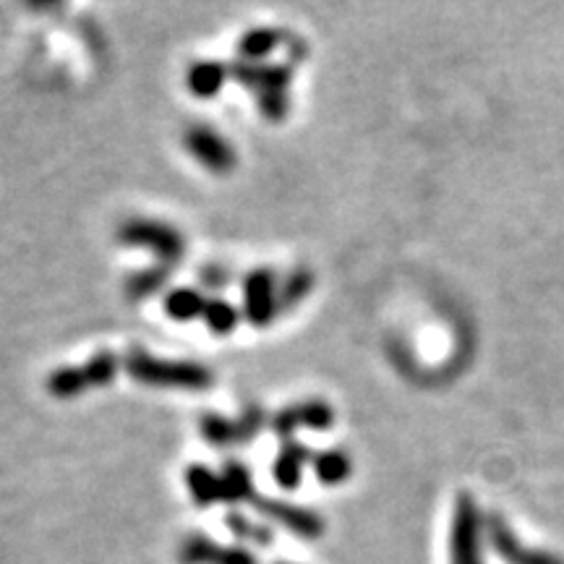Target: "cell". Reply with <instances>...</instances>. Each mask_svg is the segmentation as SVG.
<instances>
[{
	"mask_svg": "<svg viewBox=\"0 0 564 564\" xmlns=\"http://www.w3.org/2000/svg\"><path fill=\"white\" fill-rule=\"evenodd\" d=\"M183 147L191 157H194L204 170L215 175H225L235 168V152L228 141L217 134L215 128L196 123V126L186 128L183 134Z\"/></svg>",
	"mask_w": 564,
	"mask_h": 564,
	"instance_id": "5b68a950",
	"label": "cell"
},
{
	"mask_svg": "<svg viewBox=\"0 0 564 564\" xmlns=\"http://www.w3.org/2000/svg\"><path fill=\"white\" fill-rule=\"evenodd\" d=\"M311 465H314L316 478H319L324 486L345 484L350 478V473H353V463H350V457L345 455L343 450L316 452Z\"/></svg>",
	"mask_w": 564,
	"mask_h": 564,
	"instance_id": "2e32d148",
	"label": "cell"
},
{
	"mask_svg": "<svg viewBox=\"0 0 564 564\" xmlns=\"http://www.w3.org/2000/svg\"><path fill=\"white\" fill-rule=\"evenodd\" d=\"M202 319L215 335H230V332L238 327L241 314H238V309H235L230 301H225V298H212V301H207V309H204Z\"/></svg>",
	"mask_w": 564,
	"mask_h": 564,
	"instance_id": "44dd1931",
	"label": "cell"
},
{
	"mask_svg": "<svg viewBox=\"0 0 564 564\" xmlns=\"http://www.w3.org/2000/svg\"><path fill=\"white\" fill-rule=\"evenodd\" d=\"M128 376L147 387L162 390H207L215 382L212 371L194 361H162L147 350H131L126 356Z\"/></svg>",
	"mask_w": 564,
	"mask_h": 564,
	"instance_id": "6da1fadb",
	"label": "cell"
},
{
	"mask_svg": "<svg viewBox=\"0 0 564 564\" xmlns=\"http://www.w3.org/2000/svg\"><path fill=\"white\" fill-rule=\"evenodd\" d=\"M170 275H173V267H170V264L157 262L152 269H141V272H136V275H131L126 280L128 298L139 301V298L155 296V293H160V290L165 288V282L170 280Z\"/></svg>",
	"mask_w": 564,
	"mask_h": 564,
	"instance_id": "e0dca14e",
	"label": "cell"
},
{
	"mask_svg": "<svg viewBox=\"0 0 564 564\" xmlns=\"http://www.w3.org/2000/svg\"><path fill=\"white\" fill-rule=\"evenodd\" d=\"M277 564H293V562H277Z\"/></svg>",
	"mask_w": 564,
	"mask_h": 564,
	"instance_id": "83f0119b",
	"label": "cell"
},
{
	"mask_svg": "<svg viewBox=\"0 0 564 564\" xmlns=\"http://www.w3.org/2000/svg\"><path fill=\"white\" fill-rule=\"evenodd\" d=\"M225 79H228V71H225L222 63L199 61L188 68L186 87L191 89V94H196V97L209 100V97L220 94V89L225 87Z\"/></svg>",
	"mask_w": 564,
	"mask_h": 564,
	"instance_id": "7c38bea8",
	"label": "cell"
},
{
	"mask_svg": "<svg viewBox=\"0 0 564 564\" xmlns=\"http://www.w3.org/2000/svg\"><path fill=\"white\" fill-rule=\"evenodd\" d=\"M230 74L241 81L243 87L256 92V100L267 97V94H285V89L290 84V68L272 66V63L238 61L230 68Z\"/></svg>",
	"mask_w": 564,
	"mask_h": 564,
	"instance_id": "30bf717a",
	"label": "cell"
},
{
	"mask_svg": "<svg viewBox=\"0 0 564 564\" xmlns=\"http://www.w3.org/2000/svg\"><path fill=\"white\" fill-rule=\"evenodd\" d=\"M335 423V410L329 408L324 400H306V403L290 405L282 408L275 418H272V429L277 437H282L285 442L293 439L298 429H316L324 431Z\"/></svg>",
	"mask_w": 564,
	"mask_h": 564,
	"instance_id": "9c48e42d",
	"label": "cell"
},
{
	"mask_svg": "<svg viewBox=\"0 0 564 564\" xmlns=\"http://www.w3.org/2000/svg\"><path fill=\"white\" fill-rule=\"evenodd\" d=\"M217 551H220V546L212 538L188 536L181 544L178 559H181V564H215Z\"/></svg>",
	"mask_w": 564,
	"mask_h": 564,
	"instance_id": "603a6c76",
	"label": "cell"
},
{
	"mask_svg": "<svg viewBox=\"0 0 564 564\" xmlns=\"http://www.w3.org/2000/svg\"><path fill=\"white\" fill-rule=\"evenodd\" d=\"M165 314L173 319V322H194L199 316H204L207 309V301L199 290L194 288H173L165 293Z\"/></svg>",
	"mask_w": 564,
	"mask_h": 564,
	"instance_id": "5bb4252c",
	"label": "cell"
},
{
	"mask_svg": "<svg viewBox=\"0 0 564 564\" xmlns=\"http://www.w3.org/2000/svg\"><path fill=\"white\" fill-rule=\"evenodd\" d=\"M225 525H228V531L233 533L241 544L272 546V541H275V533H272L269 525L251 523L249 517L241 515V512H230V515L225 517Z\"/></svg>",
	"mask_w": 564,
	"mask_h": 564,
	"instance_id": "ffe728a7",
	"label": "cell"
},
{
	"mask_svg": "<svg viewBox=\"0 0 564 564\" xmlns=\"http://www.w3.org/2000/svg\"><path fill=\"white\" fill-rule=\"evenodd\" d=\"M280 311V290L269 269H254L243 280V316L254 327H267Z\"/></svg>",
	"mask_w": 564,
	"mask_h": 564,
	"instance_id": "8992f818",
	"label": "cell"
},
{
	"mask_svg": "<svg viewBox=\"0 0 564 564\" xmlns=\"http://www.w3.org/2000/svg\"><path fill=\"white\" fill-rule=\"evenodd\" d=\"M228 280H230L228 269H222V267H204L202 269V282L209 290H222L225 285H228Z\"/></svg>",
	"mask_w": 564,
	"mask_h": 564,
	"instance_id": "4316f807",
	"label": "cell"
},
{
	"mask_svg": "<svg viewBox=\"0 0 564 564\" xmlns=\"http://www.w3.org/2000/svg\"><path fill=\"white\" fill-rule=\"evenodd\" d=\"M47 390L53 392L55 397H61V400H71V397L92 390V387H89L84 366H61L47 379Z\"/></svg>",
	"mask_w": 564,
	"mask_h": 564,
	"instance_id": "d6986e66",
	"label": "cell"
},
{
	"mask_svg": "<svg viewBox=\"0 0 564 564\" xmlns=\"http://www.w3.org/2000/svg\"><path fill=\"white\" fill-rule=\"evenodd\" d=\"M256 507V512L262 517H267L269 523H277L285 531L296 533L301 538H319L324 533V520L316 512L298 507V504L282 502V499H269V497H254L251 499Z\"/></svg>",
	"mask_w": 564,
	"mask_h": 564,
	"instance_id": "52a82bcc",
	"label": "cell"
},
{
	"mask_svg": "<svg viewBox=\"0 0 564 564\" xmlns=\"http://www.w3.org/2000/svg\"><path fill=\"white\" fill-rule=\"evenodd\" d=\"M311 288H314V275L309 269H296L285 277V282L280 285V311L296 309L303 298L309 296Z\"/></svg>",
	"mask_w": 564,
	"mask_h": 564,
	"instance_id": "7402d4cb",
	"label": "cell"
},
{
	"mask_svg": "<svg viewBox=\"0 0 564 564\" xmlns=\"http://www.w3.org/2000/svg\"><path fill=\"white\" fill-rule=\"evenodd\" d=\"M288 94H267V97H259V113L267 118V121H282L288 115Z\"/></svg>",
	"mask_w": 564,
	"mask_h": 564,
	"instance_id": "d4e9b609",
	"label": "cell"
},
{
	"mask_svg": "<svg viewBox=\"0 0 564 564\" xmlns=\"http://www.w3.org/2000/svg\"><path fill=\"white\" fill-rule=\"evenodd\" d=\"M486 536H489L491 549L497 551L507 564H564V559H559L551 551L525 546L499 515H491L486 520Z\"/></svg>",
	"mask_w": 564,
	"mask_h": 564,
	"instance_id": "ba28073f",
	"label": "cell"
},
{
	"mask_svg": "<svg viewBox=\"0 0 564 564\" xmlns=\"http://www.w3.org/2000/svg\"><path fill=\"white\" fill-rule=\"evenodd\" d=\"M215 564H259L256 554L243 546H220Z\"/></svg>",
	"mask_w": 564,
	"mask_h": 564,
	"instance_id": "484cf974",
	"label": "cell"
},
{
	"mask_svg": "<svg viewBox=\"0 0 564 564\" xmlns=\"http://www.w3.org/2000/svg\"><path fill=\"white\" fill-rule=\"evenodd\" d=\"M311 460H314V457H311V452L306 450L301 442L288 439V442L280 447V452H277L275 463H272V476H275V481L282 489H298L303 481V468H306V463H311Z\"/></svg>",
	"mask_w": 564,
	"mask_h": 564,
	"instance_id": "8fae6325",
	"label": "cell"
},
{
	"mask_svg": "<svg viewBox=\"0 0 564 564\" xmlns=\"http://www.w3.org/2000/svg\"><path fill=\"white\" fill-rule=\"evenodd\" d=\"M220 481L222 502L238 504L254 499V476H251V470L243 463H238V460H230V463L222 465Z\"/></svg>",
	"mask_w": 564,
	"mask_h": 564,
	"instance_id": "4fadbf2b",
	"label": "cell"
},
{
	"mask_svg": "<svg viewBox=\"0 0 564 564\" xmlns=\"http://www.w3.org/2000/svg\"><path fill=\"white\" fill-rule=\"evenodd\" d=\"M264 421H267L264 410L259 405H251L238 418L207 413L199 423V429H202L204 442L212 447H238V444L254 442L256 434L264 429Z\"/></svg>",
	"mask_w": 564,
	"mask_h": 564,
	"instance_id": "277c9868",
	"label": "cell"
},
{
	"mask_svg": "<svg viewBox=\"0 0 564 564\" xmlns=\"http://www.w3.org/2000/svg\"><path fill=\"white\" fill-rule=\"evenodd\" d=\"M84 371H87L92 390L94 387H108V384H113L115 376H118V358L113 353H108V350H102V353H97V356L84 363Z\"/></svg>",
	"mask_w": 564,
	"mask_h": 564,
	"instance_id": "cb8c5ba5",
	"label": "cell"
},
{
	"mask_svg": "<svg viewBox=\"0 0 564 564\" xmlns=\"http://www.w3.org/2000/svg\"><path fill=\"white\" fill-rule=\"evenodd\" d=\"M118 241L123 246H134V249H147L160 259V264L173 267L183 256V235L178 228L160 220H147V217H134V220L123 222L118 228Z\"/></svg>",
	"mask_w": 564,
	"mask_h": 564,
	"instance_id": "7a4b0ae2",
	"label": "cell"
},
{
	"mask_svg": "<svg viewBox=\"0 0 564 564\" xmlns=\"http://www.w3.org/2000/svg\"><path fill=\"white\" fill-rule=\"evenodd\" d=\"M186 486L199 507H209V504L222 502L220 473L209 470L207 465H191V468L186 470Z\"/></svg>",
	"mask_w": 564,
	"mask_h": 564,
	"instance_id": "9a60e30c",
	"label": "cell"
},
{
	"mask_svg": "<svg viewBox=\"0 0 564 564\" xmlns=\"http://www.w3.org/2000/svg\"><path fill=\"white\" fill-rule=\"evenodd\" d=\"M282 34L275 32V29H267V27H259V29H251L241 37L238 42V55H241V61H249V63H259L264 61L277 45H280Z\"/></svg>",
	"mask_w": 564,
	"mask_h": 564,
	"instance_id": "ac0fdd59",
	"label": "cell"
},
{
	"mask_svg": "<svg viewBox=\"0 0 564 564\" xmlns=\"http://www.w3.org/2000/svg\"><path fill=\"white\" fill-rule=\"evenodd\" d=\"M484 531L486 523L470 494L455 499L450 531V564H484Z\"/></svg>",
	"mask_w": 564,
	"mask_h": 564,
	"instance_id": "3957f363",
	"label": "cell"
}]
</instances>
